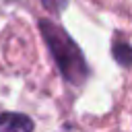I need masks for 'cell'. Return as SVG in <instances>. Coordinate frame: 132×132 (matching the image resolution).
I'll list each match as a JSON object with an SVG mask.
<instances>
[{
  "instance_id": "1",
  "label": "cell",
  "mask_w": 132,
  "mask_h": 132,
  "mask_svg": "<svg viewBox=\"0 0 132 132\" xmlns=\"http://www.w3.org/2000/svg\"><path fill=\"white\" fill-rule=\"evenodd\" d=\"M39 29H41V33L47 41V47L52 50L54 60H56L58 68L62 70L64 78L72 85H80L87 78L89 68H87L85 58H82L80 50L76 47V43L64 33V29H60L58 25H54L50 21H41Z\"/></svg>"
},
{
  "instance_id": "2",
  "label": "cell",
  "mask_w": 132,
  "mask_h": 132,
  "mask_svg": "<svg viewBox=\"0 0 132 132\" xmlns=\"http://www.w3.org/2000/svg\"><path fill=\"white\" fill-rule=\"evenodd\" d=\"M0 132H33V122L25 113H0Z\"/></svg>"
},
{
  "instance_id": "3",
  "label": "cell",
  "mask_w": 132,
  "mask_h": 132,
  "mask_svg": "<svg viewBox=\"0 0 132 132\" xmlns=\"http://www.w3.org/2000/svg\"><path fill=\"white\" fill-rule=\"evenodd\" d=\"M113 58H116L122 66H130V64H132V47H130L128 43H122V41L113 43Z\"/></svg>"
},
{
  "instance_id": "4",
  "label": "cell",
  "mask_w": 132,
  "mask_h": 132,
  "mask_svg": "<svg viewBox=\"0 0 132 132\" xmlns=\"http://www.w3.org/2000/svg\"><path fill=\"white\" fill-rule=\"evenodd\" d=\"M43 2V6L47 8V10H52V12H60L64 6H66V0H41Z\"/></svg>"
}]
</instances>
